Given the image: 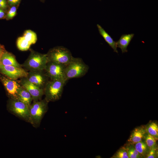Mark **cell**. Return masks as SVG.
Wrapping results in <instances>:
<instances>
[{
  "mask_svg": "<svg viewBox=\"0 0 158 158\" xmlns=\"http://www.w3.org/2000/svg\"><path fill=\"white\" fill-rule=\"evenodd\" d=\"M89 67L81 58L73 57L66 66L65 74L66 81L73 78H79L85 75L88 71Z\"/></svg>",
  "mask_w": 158,
  "mask_h": 158,
  "instance_id": "obj_1",
  "label": "cell"
},
{
  "mask_svg": "<svg viewBox=\"0 0 158 158\" xmlns=\"http://www.w3.org/2000/svg\"><path fill=\"white\" fill-rule=\"evenodd\" d=\"M45 99L34 101L29 107L31 123L37 128L40 125L41 121L48 111V103Z\"/></svg>",
  "mask_w": 158,
  "mask_h": 158,
  "instance_id": "obj_2",
  "label": "cell"
},
{
  "mask_svg": "<svg viewBox=\"0 0 158 158\" xmlns=\"http://www.w3.org/2000/svg\"><path fill=\"white\" fill-rule=\"evenodd\" d=\"M66 82L60 80L48 81L44 88V92L45 99L48 102L56 101L61 98Z\"/></svg>",
  "mask_w": 158,
  "mask_h": 158,
  "instance_id": "obj_3",
  "label": "cell"
},
{
  "mask_svg": "<svg viewBox=\"0 0 158 158\" xmlns=\"http://www.w3.org/2000/svg\"><path fill=\"white\" fill-rule=\"evenodd\" d=\"M47 54L49 61H53L65 66L68 64L73 57L70 51L62 46L51 49Z\"/></svg>",
  "mask_w": 158,
  "mask_h": 158,
  "instance_id": "obj_4",
  "label": "cell"
},
{
  "mask_svg": "<svg viewBox=\"0 0 158 158\" xmlns=\"http://www.w3.org/2000/svg\"><path fill=\"white\" fill-rule=\"evenodd\" d=\"M7 108L10 113L30 123L29 107L26 104L18 99L11 98Z\"/></svg>",
  "mask_w": 158,
  "mask_h": 158,
  "instance_id": "obj_5",
  "label": "cell"
},
{
  "mask_svg": "<svg viewBox=\"0 0 158 158\" xmlns=\"http://www.w3.org/2000/svg\"><path fill=\"white\" fill-rule=\"evenodd\" d=\"M49 61L47 54L32 53L24 64L30 71L44 70Z\"/></svg>",
  "mask_w": 158,
  "mask_h": 158,
  "instance_id": "obj_6",
  "label": "cell"
},
{
  "mask_svg": "<svg viewBox=\"0 0 158 158\" xmlns=\"http://www.w3.org/2000/svg\"><path fill=\"white\" fill-rule=\"evenodd\" d=\"M66 66L55 62L49 61L44 71L51 80H60L67 81L65 77V71Z\"/></svg>",
  "mask_w": 158,
  "mask_h": 158,
  "instance_id": "obj_7",
  "label": "cell"
},
{
  "mask_svg": "<svg viewBox=\"0 0 158 158\" xmlns=\"http://www.w3.org/2000/svg\"><path fill=\"white\" fill-rule=\"evenodd\" d=\"M0 71L8 78L14 80L19 78H27L28 73L21 67L4 65L0 63Z\"/></svg>",
  "mask_w": 158,
  "mask_h": 158,
  "instance_id": "obj_8",
  "label": "cell"
},
{
  "mask_svg": "<svg viewBox=\"0 0 158 158\" xmlns=\"http://www.w3.org/2000/svg\"><path fill=\"white\" fill-rule=\"evenodd\" d=\"M43 71H30L26 78L30 82L44 89L49 78Z\"/></svg>",
  "mask_w": 158,
  "mask_h": 158,
  "instance_id": "obj_9",
  "label": "cell"
},
{
  "mask_svg": "<svg viewBox=\"0 0 158 158\" xmlns=\"http://www.w3.org/2000/svg\"><path fill=\"white\" fill-rule=\"evenodd\" d=\"M21 84L22 86L30 93L34 101L40 100L44 94V89L30 82L26 78L21 80Z\"/></svg>",
  "mask_w": 158,
  "mask_h": 158,
  "instance_id": "obj_10",
  "label": "cell"
},
{
  "mask_svg": "<svg viewBox=\"0 0 158 158\" xmlns=\"http://www.w3.org/2000/svg\"><path fill=\"white\" fill-rule=\"evenodd\" d=\"M1 79L11 98L17 99L18 91L20 85L14 80L9 78L2 76Z\"/></svg>",
  "mask_w": 158,
  "mask_h": 158,
  "instance_id": "obj_11",
  "label": "cell"
},
{
  "mask_svg": "<svg viewBox=\"0 0 158 158\" xmlns=\"http://www.w3.org/2000/svg\"><path fill=\"white\" fill-rule=\"evenodd\" d=\"M146 133L143 127L136 128L131 132L128 140L131 144H135L142 141Z\"/></svg>",
  "mask_w": 158,
  "mask_h": 158,
  "instance_id": "obj_12",
  "label": "cell"
},
{
  "mask_svg": "<svg viewBox=\"0 0 158 158\" xmlns=\"http://www.w3.org/2000/svg\"><path fill=\"white\" fill-rule=\"evenodd\" d=\"M134 34L122 35L116 42L117 47L121 49L122 53L128 52L127 48L134 37Z\"/></svg>",
  "mask_w": 158,
  "mask_h": 158,
  "instance_id": "obj_13",
  "label": "cell"
},
{
  "mask_svg": "<svg viewBox=\"0 0 158 158\" xmlns=\"http://www.w3.org/2000/svg\"><path fill=\"white\" fill-rule=\"evenodd\" d=\"M0 63L4 65L20 67L14 56L10 53L5 51L1 55Z\"/></svg>",
  "mask_w": 158,
  "mask_h": 158,
  "instance_id": "obj_14",
  "label": "cell"
},
{
  "mask_svg": "<svg viewBox=\"0 0 158 158\" xmlns=\"http://www.w3.org/2000/svg\"><path fill=\"white\" fill-rule=\"evenodd\" d=\"M97 27L100 34L102 36L105 41L113 49L114 52L118 53L116 42L114 40L111 36L100 25L97 24Z\"/></svg>",
  "mask_w": 158,
  "mask_h": 158,
  "instance_id": "obj_15",
  "label": "cell"
},
{
  "mask_svg": "<svg viewBox=\"0 0 158 158\" xmlns=\"http://www.w3.org/2000/svg\"><path fill=\"white\" fill-rule=\"evenodd\" d=\"M17 99L30 107L33 100L29 92L22 86L19 88L17 93Z\"/></svg>",
  "mask_w": 158,
  "mask_h": 158,
  "instance_id": "obj_16",
  "label": "cell"
},
{
  "mask_svg": "<svg viewBox=\"0 0 158 158\" xmlns=\"http://www.w3.org/2000/svg\"><path fill=\"white\" fill-rule=\"evenodd\" d=\"M145 129L148 134L158 139V126L156 122H152L150 123Z\"/></svg>",
  "mask_w": 158,
  "mask_h": 158,
  "instance_id": "obj_17",
  "label": "cell"
},
{
  "mask_svg": "<svg viewBox=\"0 0 158 158\" xmlns=\"http://www.w3.org/2000/svg\"><path fill=\"white\" fill-rule=\"evenodd\" d=\"M17 45L19 50L24 51L29 49L31 44L23 36L18 38Z\"/></svg>",
  "mask_w": 158,
  "mask_h": 158,
  "instance_id": "obj_18",
  "label": "cell"
},
{
  "mask_svg": "<svg viewBox=\"0 0 158 158\" xmlns=\"http://www.w3.org/2000/svg\"><path fill=\"white\" fill-rule=\"evenodd\" d=\"M23 37L31 45L35 43L37 40L36 34L30 30L25 31L24 33Z\"/></svg>",
  "mask_w": 158,
  "mask_h": 158,
  "instance_id": "obj_19",
  "label": "cell"
},
{
  "mask_svg": "<svg viewBox=\"0 0 158 158\" xmlns=\"http://www.w3.org/2000/svg\"><path fill=\"white\" fill-rule=\"evenodd\" d=\"M158 139L148 134L145 138V143L150 149L157 148L156 141Z\"/></svg>",
  "mask_w": 158,
  "mask_h": 158,
  "instance_id": "obj_20",
  "label": "cell"
},
{
  "mask_svg": "<svg viewBox=\"0 0 158 158\" xmlns=\"http://www.w3.org/2000/svg\"><path fill=\"white\" fill-rule=\"evenodd\" d=\"M135 144V148L140 155H145L147 150V146L146 143L141 141Z\"/></svg>",
  "mask_w": 158,
  "mask_h": 158,
  "instance_id": "obj_21",
  "label": "cell"
},
{
  "mask_svg": "<svg viewBox=\"0 0 158 158\" xmlns=\"http://www.w3.org/2000/svg\"><path fill=\"white\" fill-rule=\"evenodd\" d=\"M115 158H129L127 149L122 147L119 149L112 157Z\"/></svg>",
  "mask_w": 158,
  "mask_h": 158,
  "instance_id": "obj_22",
  "label": "cell"
},
{
  "mask_svg": "<svg viewBox=\"0 0 158 158\" xmlns=\"http://www.w3.org/2000/svg\"><path fill=\"white\" fill-rule=\"evenodd\" d=\"M16 13V8L15 6H12L8 11L6 17L8 19L13 18Z\"/></svg>",
  "mask_w": 158,
  "mask_h": 158,
  "instance_id": "obj_23",
  "label": "cell"
},
{
  "mask_svg": "<svg viewBox=\"0 0 158 158\" xmlns=\"http://www.w3.org/2000/svg\"><path fill=\"white\" fill-rule=\"evenodd\" d=\"M157 148L152 149L150 150V151L147 155L146 158H154L156 156V151Z\"/></svg>",
  "mask_w": 158,
  "mask_h": 158,
  "instance_id": "obj_24",
  "label": "cell"
},
{
  "mask_svg": "<svg viewBox=\"0 0 158 158\" xmlns=\"http://www.w3.org/2000/svg\"><path fill=\"white\" fill-rule=\"evenodd\" d=\"M128 155L129 158H140V157L137 155L134 154L132 151L131 148L130 147V148L127 149Z\"/></svg>",
  "mask_w": 158,
  "mask_h": 158,
  "instance_id": "obj_25",
  "label": "cell"
},
{
  "mask_svg": "<svg viewBox=\"0 0 158 158\" xmlns=\"http://www.w3.org/2000/svg\"><path fill=\"white\" fill-rule=\"evenodd\" d=\"M9 3L11 5H15L19 2L20 0H8Z\"/></svg>",
  "mask_w": 158,
  "mask_h": 158,
  "instance_id": "obj_26",
  "label": "cell"
},
{
  "mask_svg": "<svg viewBox=\"0 0 158 158\" xmlns=\"http://www.w3.org/2000/svg\"><path fill=\"white\" fill-rule=\"evenodd\" d=\"M5 16V12L0 8V19L3 18Z\"/></svg>",
  "mask_w": 158,
  "mask_h": 158,
  "instance_id": "obj_27",
  "label": "cell"
},
{
  "mask_svg": "<svg viewBox=\"0 0 158 158\" xmlns=\"http://www.w3.org/2000/svg\"><path fill=\"white\" fill-rule=\"evenodd\" d=\"M0 4L7 5V2L6 0H0Z\"/></svg>",
  "mask_w": 158,
  "mask_h": 158,
  "instance_id": "obj_28",
  "label": "cell"
},
{
  "mask_svg": "<svg viewBox=\"0 0 158 158\" xmlns=\"http://www.w3.org/2000/svg\"><path fill=\"white\" fill-rule=\"evenodd\" d=\"M4 51L3 47L0 45V55H1L2 53Z\"/></svg>",
  "mask_w": 158,
  "mask_h": 158,
  "instance_id": "obj_29",
  "label": "cell"
},
{
  "mask_svg": "<svg viewBox=\"0 0 158 158\" xmlns=\"http://www.w3.org/2000/svg\"><path fill=\"white\" fill-rule=\"evenodd\" d=\"M1 55H0V58H1Z\"/></svg>",
  "mask_w": 158,
  "mask_h": 158,
  "instance_id": "obj_30",
  "label": "cell"
},
{
  "mask_svg": "<svg viewBox=\"0 0 158 158\" xmlns=\"http://www.w3.org/2000/svg\"><path fill=\"white\" fill-rule=\"evenodd\" d=\"M99 0L101 1V0Z\"/></svg>",
  "mask_w": 158,
  "mask_h": 158,
  "instance_id": "obj_31",
  "label": "cell"
}]
</instances>
